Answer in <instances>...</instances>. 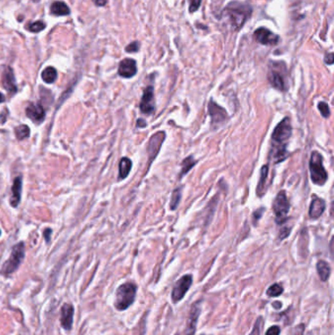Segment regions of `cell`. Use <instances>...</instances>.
I'll return each mask as SVG.
<instances>
[{
  "label": "cell",
  "mask_w": 334,
  "mask_h": 335,
  "mask_svg": "<svg viewBox=\"0 0 334 335\" xmlns=\"http://www.w3.org/2000/svg\"><path fill=\"white\" fill-rule=\"evenodd\" d=\"M27 116L34 123H41L45 117V111L42 104H31L26 109Z\"/></svg>",
  "instance_id": "cell-17"
},
{
  "label": "cell",
  "mask_w": 334,
  "mask_h": 335,
  "mask_svg": "<svg viewBox=\"0 0 334 335\" xmlns=\"http://www.w3.org/2000/svg\"><path fill=\"white\" fill-rule=\"evenodd\" d=\"M268 173H269L268 166H263L261 169V176H260V181H259L257 190H256L259 197L263 196L266 192L265 190H266V183H267V179H268Z\"/></svg>",
  "instance_id": "cell-21"
},
{
  "label": "cell",
  "mask_w": 334,
  "mask_h": 335,
  "mask_svg": "<svg viewBox=\"0 0 334 335\" xmlns=\"http://www.w3.org/2000/svg\"><path fill=\"white\" fill-rule=\"evenodd\" d=\"M136 126L139 127V128H144V127H146L147 126V124L144 122V120H137V124H136Z\"/></svg>",
  "instance_id": "cell-40"
},
{
  "label": "cell",
  "mask_w": 334,
  "mask_h": 335,
  "mask_svg": "<svg viewBox=\"0 0 334 335\" xmlns=\"http://www.w3.org/2000/svg\"><path fill=\"white\" fill-rule=\"evenodd\" d=\"M30 128L26 125H21L19 127H17L15 129V134H16V137L19 140V141H22V140H25V139H28L30 136Z\"/></svg>",
  "instance_id": "cell-25"
},
{
  "label": "cell",
  "mask_w": 334,
  "mask_h": 335,
  "mask_svg": "<svg viewBox=\"0 0 334 335\" xmlns=\"http://www.w3.org/2000/svg\"><path fill=\"white\" fill-rule=\"evenodd\" d=\"M119 75L126 78L132 77L136 75L137 73V67H136V62L133 59L130 58H126L121 61L119 65L118 70Z\"/></svg>",
  "instance_id": "cell-14"
},
{
  "label": "cell",
  "mask_w": 334,
  "mask_h": 335,
  "mask_svg": "<svg viewBox=\"0 0 334 335\" xmlns=\"http://www.w3.org/2000/svg\"><path fill=\"white\" fill-rule=\"evenodd\" d=\"M304 332H305V324H300L295 327L293 335H304Z\"/></svg>",
  "instance_id": "cell-36"
},
{
  "label": "cell",
  "mask_w": 334,
  "mask_h": 335,
  "mask_svg": "<svg viewBox=\"0 0 334 335\" xmlns=\"http://www.w3.org/2000/svg\"><path fill=\"white\" fill-rule=\"evenodd\" d=\"M165 139H166V133L164 131H158L151 136L150 141L148 142V147H147V152H148L150 162H152L158 155V153L161 149L162 143L164 142Z\"/></svg>",
  "instance_id": "cell-12"
},
{
  "label": "cell",
  "mask_w": 334,
  "mask_h": 335,
  "mask_svg": "<svg viewBox=\"0 0 334 335\" xmlns=\"http://www.w3.org/2000/svg\"><path fill=\"white\" fill-rule=\"evenodd\" d=\"M51 13L55 16H66L69 15L71 11L66 3L62 1H56L51 5Z\"/></svg>",
  "instance_id": "cell-22"
},
{
  "label": "cell",
  "mask_w": 334,
  "mask_h": 335,
  "mask_svg": "<svg viewBox=\"0 0 334 335\" xmlns=\"http://www.w3.org/2000/svg\"><path fill=\"white\" fill-rule=\"evenodd\" d=\"M97 6H104L107 3V0H93Z\"/></svg>",
  "instance_id": "cell-39"
},
{
  "label": "cell",
  "mask_w": 334,
  "mask_h": 335,
  "mask_svg": "<svg viewBox=\"0 0 334 335\" xmlns=\"http://www.w3.org/2000/svg\"><path fill=\"white\" fill-rule=\"evenodd\" d=\"M137 286L133 282H126L119 286L116 292L115 307L118 311H125L129 308L135 300Z\"/></svg>",
  "instance_id": "cell-3"
},
{
  "label": "cell",
  "mask_w": 334,
  "mask_h": 335,
  "mask_svg": "<svg viewBox=\"0 0 334 335\" xmlns=\"http://www.w3.org/2000/svg\"><path fill=\"white\" fill-rule=\"evenodd\" d=\"M208 110H209V115L212 120V125L219 127L220 125L224 124L227 119V113L226 110L219 106L217 103H215L213 100L210 101L208 105Z\"/></svg>",
  "instance_id": "cell-11"
},
{
  "label": "cell",
  "mask_w": 334,
  "mask_h": 335,
  "mask_svg": "<svg viewBox=\"0 0 334 335\" xmlns=\"http://www.w3.org/2000/svg\"><path fill=\"white\" fill-rule=\"evenodd\" d=\"M131 166H132V163L129 160V158H123L120 162V169H119V172H120V179H126L128 175H129V172L131 170Z\"/></svg>",
  "instance_id": "cell-23"
},
{
  "label": "cell",
  "mask_w": 334,
  "mask_h": 335,
  "mask_svg": "<svg viewBox=\"0 0 334 335\" xmlns=\"http://www.w3.org/2000/svg\"><path fill=\"white\" fill-rule=\"evenodd\" d=\"M51 232H52V231H51V229H49V228H48V229H46V230H45V232H44V238H45V240H46L47 242L50 240V235H51Z\"/></svg>",
  "instance_id": "cell-38"
},
{
  "label": "cell",
  "mask_w": 334,
  "mask_h": 335,
  "mask_svg": "<svg viewBox=\"0 0 334 335\" xmlns=\"http://www.w3.org/2000/svg\"><path fill=\"white\" fill-rule=\"evenodd\" d=\"M324 210H325V202L321 198H315L310 206L309 216L312 220L319 219L323 215Z\"/></svg>",
  "instance_id": "cell-18"
},
{
  "label": "cell",
  "mask_w": 334,
  "mask_h": 335,
  "mask_svg": "<svg viewBox=\"0 0 334 335\" xmlns=\"http://www.w3.org/2000/svg\"><path fill=\"white\" fill-rule=\"evenodd\" d=\"M200 301L194 303L191 307L190 310V313H189V318H188V322H187V326L185 329V335H194L195 330H196V324H197V321L198 318L201 313V307H200Z\"/></svg>",
  "instance_id": "cell-15"
},
{
  "label": "cell",
  "mask_w": 334,
  "mask_h": 335,
  "mask_svg": "<svg viewBox=\"0 0 334 335\" xmlns=\"http://www.w3.org/2000/svg\"><path fill=\"white\" fill-rule=\"evenodd\" d=\"M324 62L328 65H331L333 63V53H328L324 58Z\"/></svg>",
  "instance_id": "cell-37"
},
{
  "label": "cell",
  "mask_w": 334,
  "mask_h": 335,
  "mask_svg": "<svg viewBox=\"0 0 334 335\" xmlns=\"http://www.w3.org/2000/svg\"><path fill=\"white\" fill-rule=\"evenodd\" d=\"M140 111L143 114L150 115L155 112V99H154V88L153 87H148L145 88L143 95L141 98L140 105Z\"/></svg>",
  "instance_id": "cell-10"
},
{
  "label": "cell",
  "mask_w": 334,
  "mask_h": 335,
  "mask_svg": "<svg viewBox=\"0 0 334 335\" xmlns=\"http://www.w3.org/2000/svg\"><path fill=\"white\" fill-rule=\"evenodd\" d=\"M284 74H285V70L283 72H281L277 68L276 64H272V67H270L269 74H268V80H269L270 86L278 90L284 91L287 87Z\"/></svg>",
  "instance_id": "cell-8"
},
{
  "label": "cell",
  "mask_w": 334,
  "mask_h": 335,
  "mask_svg": "<svg viewBox=\"0 0 334 335\" xmlns=\"http://www.w3.org/2000/svg\"><path fill=\"white\" fill-rule=\"evenodd\" d=\"M74 307L71 304H64L61 309V316H60V323L66 330H70L73 326V320H74Z\"/></svg>",
  "instance_id": "cell-16"
},
{
  "label": "cell",
  "mask_w": 334,
  "mask_h": 335,
  "mask_svg": "<svg viewBox=\"0 0 334 335\" xmlns=\"http://www.w3.org/2000/svg\"><path fill=\"white\" fill-rule=\"evenodd\" d=\"M0 234H1V232H0Z\"/></svg>",
  "instance_id": "cell-43"
},
{
  "label": "cell",
  "mask_w": 334,
  "mask_h": 335,
  "mask_svg": "<svg viewBox=\"0 0 334 335\" xmlns=\"http://www.w3.org/2000/svg\"><path fill=\"white\" fill-rule=\"evenodd\" d=\"M251 13V7L241 2H231L224 10V14L228 17L234 30L240 29L244 25Z\"/></svg>",
  "instance_id": "cell-2"
},
{
  "label": "cell",
  "mask_w": 334,
  "mask_h": 335,
  "mask_svg": "<svg viewBox=\"0 0 334 335\" xmlns=\"http://www.w3.org/2000/svg\"><path fill=\"white\" fill-rule=\"evenodd\" d=\"M263 325H264L263 318L262 317H259L258 319L256 320L255 324H254V326H253V329H252L251 333L249 335H261Z\"/></svg>",
  "instance_id": "cell-29"
},
{
  "label": "cell",
  "mask_w": 334,
  "mask_h": 335,
  "mask_svg": "<svg viewBox=\"0 0 334 335\" xmlns=\"http://www.w3.org/2000/svg\"><path fill=\"white\" fill-rule=\"evenodd\" d=\"M254 38L259 44L268 45V46L276 45L280 42V36L278 34L272 33L271 31H269V29L263 28V27L259 28L255 31Z\"/></svg>",
  "instance_id": "cell-9"
},
{
  "label": "cell",
  "mask_w": 334,
  "mask_h": 335,
  "mask_svg": "<svg viewBox=\"0 0 334 335\" xmlns=\"http://www.w3.org/2000/svg\"><path fill=\"white\" fill-rule=\"evenodd\" d=\"M273 307H274L276 309H279V308H280V307H281V303H279V302L273 303Z\"/></svg>",
  "instance_id": "cell-41"
},
{
  "label": "cell",
  "mask_w": 334,
  "mask_h": 335,
  "mask_svg": "<svg viewBox=\"0 0 334 335\" xmlns=\"http://www.w3.org/2000/svg\"><path fill=\"white\" fill-rule=\"evenodd\" d=\"M1 78H2V85L4 88L10 93L15 94L17 92V85L16 80L13 73V70L8 66H2L1 68Z\"/></svg>",
  "instance_id": "cell-13"
},
{
  "label": "cell",
  "mask_w": 334,
  "mask_h": 335,
  "mask_svg": "<svg viewBox=\"0 0 334 335\" xmlns=\"http://www.w3.org/2000/svg\"><path fill=\"white\" fill-rule=\"evenodd\" d=\"M181 198H182V191H181V188H178L172 192L171 204H170L171 210L173 211L178 208V206L180 204V201H181Z\"/></svg>",
  "instance_id": "cell-28"
},
{
  "label": "cell",
  "mask_w": 334,
  "mask_h": 335,
  "mask_svg": "<svg viewBox=\"0 0 334 335\" xmlns=\"http://www.w3.org/2000/svg\"><path fill=\"white\" fill-rule=\"evenodd\" d=\"M195 164H196V161L194 160L192 156H188L187 158H185L183 160V164H182V173H181V176H183L185 173H188L193 168Z\"/></svg>",
  "instance_id": "cell-26"
},
{
  "label": "cell",
  "mask_w": 334,
  "mask_h": 335,
  "mask_svg": "<svg viewBox=\"0 0 334 335\" xmlns=\"http://www.w3.org/2000/svg\"><path fill=\"white\" fill-rule=\"evenodd\" d=\"M140 44L139 42H133L131 44H129L127 47H126V51L129 52V53H133V52H137L140 50Z\"/></svg>",
  "instance_id": "cell-32"
},
{
  "label": "cell",
  "mask_w": 334,
  "mask_h": 335,
  "mask_svg": "<svg viewBox=\"0 0 334 335\" xmlns=\"http://www.w3.org/2000/svg\"><path fill=\"white\" fill-rule=\"evenodd\" d=\"M201 335H205V334H201Z\"/></svg>",
  "instance_id": "cell-44"
},
{
  "label": "cell",
  "mask_w": 334,
  "mask_h": 335,
  "mask_svg": "<svg viewBox=\"0 0 334 335\" xmlns=\"http://www.w3.org/2000/svg\"><path fill=\"white\" fill-rule=\"evenodd\" d=\"M280 326L278 325H273V326H270L269 329L267 330L266 332V335H280Z\"/></svg>",
  "instance_id": "cell-35"
},
{
  "label": "cell",
  "mask_w": 334,
  "mask_h": 335,
  "mask_svg": "<svg viewBox=\"0 0 334 335\" xmlns=\"http://www.w3.org/2000/svg\"><path fill=\"white\" fill-rule=\"evenodd\" d=\"M292 134V126L289 118H284L276 127L271 134V148L270 158L272 162L278 163L284 161L287 157V143Z\"/></svg>",
  "instance_id": "cell-1"
},
{
  "label": "cell",
  "mask_w": 334,
  "mask_h": 335,
  "mask_svg": "<svg viewBox=\"0 0 334 335\" xmlns=\"http://www.w3.org/2000/svg\"><path fill=\"white\" fill-rule=\"evenodd\" d=\"M310 173L312 182L317 185H323L326 183L328 175L323 165V156L318 151H313L310 160Z\"/></svg>",
  "instance_id": "cell-4"
},
{
  "label": "cell",
  "mask_w": 334,
  "mask_h": 335,
  "mask_svg": "<svg viewBox=\"0 0 334 335\" xmlns=\"http://www.w3.org/2000/svg\"><path fill=\"white\" fill-rule=\"evenodd\" d=\"M22 194V178H16L12 187L10 203L13 207H17L20 203Z\"/></svg>",
  "instance_id": "cell-19"
},
{
  "label": "cell",
  "mask_w": 334,
  "mask_h": 335,
  "mask_svg": "<svg viewBox=\"0 0 334 335\" xmlns=\"http://www.w3.org/2000/svg\"><path fill=\"white\" fill-rule=\"evenodd\" d=\"M189 1V12L190 13H193V12H196L200 5H201V0H188Z\"/></svg>",
  "instance_id": "cell-33"
},
{
  "label": "cell",
  "mask_w": 334,
  "mask_h": 335,
  "mask_svg": "<svg viewBox=\"0 0 334 335\" xmlns=\"http://www.w3.org/2000/svg\"><path fill=\"white\" fill-rule=\"evenodd\" d=\"M25 257V244L23 242L15 245L12 250L10 258L3 265L1 273L4 275H10L17 270Z\"/></svg>",
  "instance_id": "cell-5"
},
{
  "label": "cell",
  "mask_w": 334,
  "mask_h": 335,
  "mask_svg": "<svg viewBox=\"0 0 334 335\" xmlns=\"http://www.w3.org/2000/svg\"><path fill=\"white\" fill-rule=\"evenodd\" d=\"M265 212V208H259L258 210H256L254 212V215H253V221H254V225L257 224L259 220L262 218V215L263 213Z\"/></svg>",
  "instance_id": "cell-34"
},
{
  "label": "cell",
  "mask_w": 334,
  "mask_h": 335,
  "mask_svg": "<svg viewBox=\"0 0 334 335\" xmlns=\"http://www.w3.org/2000/svg\"><path fill=\"white\" fill-rule=\"evenodd\" d=\"M318 107H319V110L321 111L323 117L328 118L330 116V110H329V107H328L327 103H325V102H320L319 105H318Z\"/></svg>",
  "instance_id": "cell-31"
},
{
  "label": "cell",
  "mask_w": 334,
  "mask_h": 335,
  "mask_svg": "<svg viewBox=\"0 0 334 335\" xmlns=\"http://www.w3.org/2000/svg\"><path fill=\"white\" fill-rule=\"evenodd\" d=\"M317 271H318V274H319L321 281L325 282V281H328V279L330 277L331 269L325 261L321 260L317 263Z\"/></svg>",
  "instance_id": "cell-20"
},
{
  "label": "cell",
  "mask_w": 334,
  "mask_h": 335,
  "mask_svg": "<svg viewBox=\"0 0 334 335\" xmlns=\"http://www.w3.org/2000/svg\"><path fill=\"white\" fill-rule=\"evenodd\" d=\"M283 293V286L280 283H274L270 285L267 290V295L269 297H279Z\"/></svg>",
  "instance_id": "cell-27"
},
{
  "label": "cell",
  "mask_w": 334,
  "mask_h": 335,
  "mask_svg": "<svg viewBox=\"0 0 334 335\" xmlns=\"http://www.w3.org/2000/svg\"><path fill=\"white\" fill-rule=\"evenodd\" d=\"M42 77L46 84H53L57 78V72L53 67H47L43 70Z\"/></svg>",
  "instance_id": "cell-24"
},
{
  "label": "cell",
  "mask_w": 334,
  "mask_h": 335,
  "mask_svg": "<svg viewBox=\"0 0 334 335\" xmlns=\"http://www.w3.org/2000/svg\"><path fill=\"white\" fill-rule=\"evenodd\" d=\"M45 24L43 21H36V22L32 23L29 26V30L32 32V33H40L41 31H43L45 29Z\"/></svg>",
  "instance_id": "cell-30"
},
{
  "label": "cell",
  "mask_w": 334,
  "mask_h": 335,
  "mask_svg": "<svg viewBox=\"0 0 334 335\" xmlns=\"http://www.w3.org/2000/svg\"><path fill=\"white\" fill-rule=\"evenodd\" d=\"M192 285V275L186 274L182 277L175 282L172 291V300L173 303L180 302Z\"/></svg>",
  "instance_id": "cell-7"
},
{
  "label": "cell",
  "mask_w": 334,
  "mask_h": 335,
  "mask_svg": "<svg viewBox=\"0 0 334 335\" xmlns=\"http://www.w3.org/2000/svg\"><path fill=\"white\" fill-rule=\"evenodd\" d=\"M5 101V98H4V95L2 93H0V103L4 102Z\"/></svg>",
  "instance_id": "cell-42"
},
{
  "label": "cell",
  "mask_w": 334,
  "mask_h": 335,
  "mask_svg": "<svg viewBox=\"0 0 334 335\" xmlns=\"http://www.w3.org/2000/svg\"><path fill=\"white\" fill-rule=\"evenodd\" d=\"M290 209V203L286 196L285 191H280L279 194L277 195L273 203H272V210L277 216V223L283 224V222L286 220V216L289 213Z\"/></svg>",
  "instance_id": "cell-6"
}]
</instances>
